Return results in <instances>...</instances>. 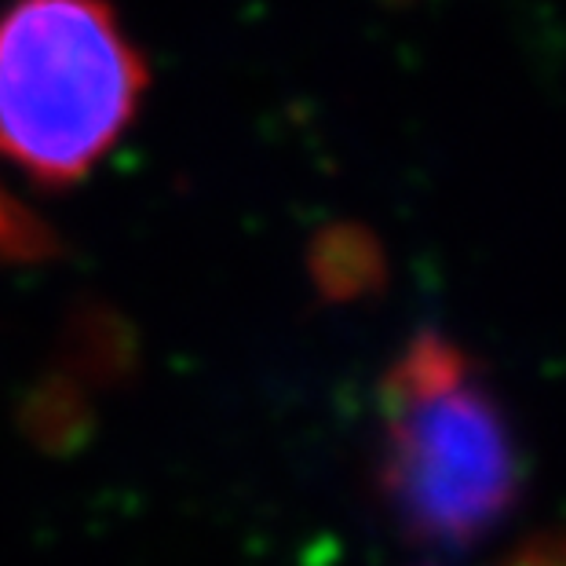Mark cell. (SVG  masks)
I'll use <instances>...</instances> for the list:
<instances>
[{"label":"cell","mask_w":566,"mask_h":566,"mask_svg":"<svg viewBox=\"0 0 566 566\" xmlns=\"http://www.w3.org/2000/svg\"><path fill=\"white\" fill-rule=\"evenodd\" d=\"M377 479L424 545L464 548L512 512L523 464L483 373L442 333L413 336L380 380Z\"/></svg>","instance_id":"obj_1"},{"label":"cell","mask_w":566,"mask_h":566,"mask_svg":"<svg viewBox=\"0 0 566 566\" xmlns=\"http://www.w3.org/2000/svg\"><path fill=\"white\" fill-rule=\"evenodd\" d=\"M147 63L106 0H11L0 11V158L66 190L139 114Z\"/></svg>","instance_id":"obj_2"},{"label":"cell","mask_w":566,"mask_h":566,"mask_svg":"<svg viewBox=\"0 0 566 566\" xmlns=\"http://www.w3.org/2000/svg\"><path fill=\"white\" fill-rule=\"evenodd\" d=\"M52 234L30 209L0 187V263H27L52 256Z\"/></svg>","instance_id":"obj_3"},{"label":"cell","mask_w":566,"mask_h":566,"mask_svg":"<svg viewBox=\"0 0 566 566\" xmlns=\"http://www.w3.org/2000/svg\"><path fill=\"white\" fill-rule=\"evenodd\" d=\"M509 566H566V541L530 548V552H523L520 559H512Z\"/></svg>","instance_id":"obj_4"}]
</instances>
